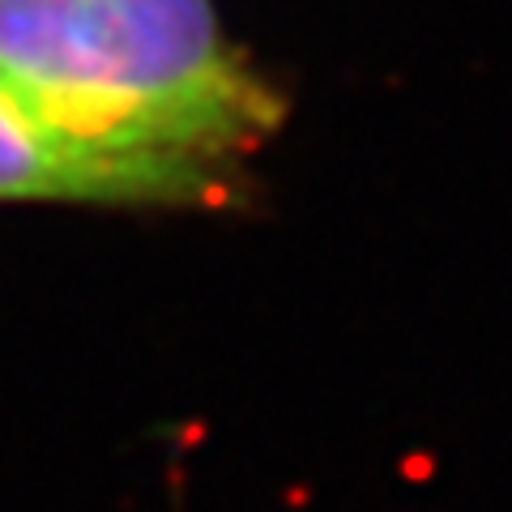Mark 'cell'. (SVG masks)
<instances>
[{"instance_id":"obj_1","label":"cell","mask_w":512,"mask_h":512,"mask_svg":"<svg viewBox=\"0 0 512 512\" xmlns=\"http://www.w3.org/2000/svg\"><path fill=\"white\" fill-rule=\"evenodd\" d=\"M0 86L52 133L137 158L244 167L286 116L214 0H0Z\"/></svg>"},{"instance_id":"obj_2","label":"cell","mask_w":512,"mask_h":512,"mask_svg":"<svg viewBox=\"0 0 512 512\" xmlns=\"http://www.w3.org/2000/svg\"><path fill=\"white\" fill-rule=\"evenodd\" d=\"M0 201L99 205V210H244V167L188 158L107 154L30 120L0 86Z\"/></svg>"}]
</instances>
